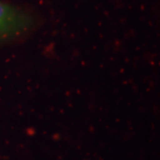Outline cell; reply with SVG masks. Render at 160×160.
I'll return each mask as SVG.
<instances>
[{"label": "cell", "mask_w": 160, "mask_h": 160, "mask_svg": "<svg viewBox=\"0 0 160 160\" xmlns=\"http://www.w3.org/2000/svg\"><path fill=\"white\" fill-rule=\"evenodd\" d=\"M30 24V18L23 12L0 1V41L24 32Z\"/></svg>", "instance_id": "1"}]
</instances>
